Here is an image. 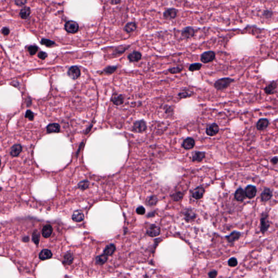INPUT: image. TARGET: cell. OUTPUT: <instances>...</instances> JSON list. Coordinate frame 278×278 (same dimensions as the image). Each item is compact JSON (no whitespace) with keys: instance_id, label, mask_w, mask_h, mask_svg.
Wrapping results in <instances>:
<instances>
[{"instance_id":"6da1fadb","label":"cell","mask_w":278,"mask_h":278,"mask_svg":"<svg viewBox=\"0 0 278 278\" xmlns=\"http://www.w3.org/2000/svg\"><path fill=\"white\" fill-rule=\"evenodd\" d=\"M234 81L235 80L232 78H222L215 82L214 87L218 91H222L227 89Z\"/></svg>"},{"instance_id":"7a4b0ae2","label":"cell","mask_w":278,"mask_h":278,"mask_svg":"<svg viewBox=\"0 0 278 278\" xmlns=\"http://www.w3.org/2000/svg\"><path fill=\"white\" fill-rule=\"evenodd\" d=\"M216 58V53L212 51H208L203 52L201 55V61L204 63L207 64L213 61Z\"/></svg>"},{"instance_id":"3957f363","label":"cell","mask_w":278,"mask_h":278,"mask_svg":"<svg viewBox=\"0 0 278 278\" xmlns=\"http://www.w3.org/2000/svg\"><path fill=\"white\" fill-rule=\"evenodd\" d=\"M219 132V125L216 123H213L208 125L206 129V133L209 137H214Z\"/></svg>"},{"instance_id":"277c9868","label":"cell","mask_w":278,"mask_h":278,"mask_svg":"<svg viewBox=\"0 0 278 278\" xmlns=\"http://www.w3.org/2000/svg\"><path fill=\"white\" fill-rule=\"evenodd\" d=\"M195 33H196L195 29L192 27L189 26V27L184 28L182 29L181 33V36L184 39H189L194 37L195 36Z\"/></svg>"},{"instance_id":"5b68a950","label":"cell","mask_w":278,"mask_h":278,"mask_svg":"<svg viewBox=\"0 0 278 278\" xmlns=\"http://www.w3.org/2000/svg\"><path fill=\"white\" fill-rule=\"evenodd\" d=\"M65 28L68 33L74 34L78 32L79 29V26L76 22L73 21H69L66 23Z\"/></svg>"},{"instance_id":"8992f818","label":"cell","mask_w":278,"mask_h":278,"mask_svg":"<svg viewBox=\"0 0 278 278\" xmlns=\"http://www.w3.org/2000/svg\"><path fill=\"white\" fill-rule=\"evenodd\" d=\"M178 10L176 8H169L165 11L163 17L166 20H172L177 18L178 15Z\"/></svg>"},{"instance_id":"52a82bcc","label":"cell","mask_w":278,"mask_h":278,"mask_svg":"<svg viewBox=\"0 0 278 278\" xmlns=\"http://www.w3.org/2000/svg\"><path fill=\"white\" fill-rule=\"evenodd\" d=\"M268 214L263 215L260 219V230L262 233H265L269 228L270 226L269 221L268 219Z\"/></svg>"},{"instance_id":"ba28073f","label":"cell","mask_w":278,"mask_h":278,"mask_svg":"<svg viewBox=\"0 0 278 278\" xmlns=\"http://www.w3.org/2000/svg\"><path fill=\"white\" fill-rule=\"evenodd\" d=\"M205 193V189L202 186H198L195 189L192 191V197L196 200L200 199L203 198V197Z\"/></svg>"},{"instance_id":"9c48e42d","label":"cell","mask_w":278,"mask_h":278,"mask_svg":"<svg viewBox=\"0 0 278 278\" xmlns=\"http://www.w3.org/2000/svg\"><path fill=\"white\" fill-rule=\"evenodd\" d=\"M277 83L276 81H272L269 84L264 88V92L267 95H272L277 92Z\"/></svg>"},{"instance_id":"30bf717a","label":"cell","mask_w":278,"mask_h":278,"mask_svg":"<svg viewBox=\"0 0 278 278\" xmlns=\"http://www.w3.org/2000/svg\"><path fill=\"white\" fill-rule=\"evenodd\" d=\"M244 191H245V194L246 197L249 199H252L256 196L257 190L255 186L249 185L246 187L245 190Z\"/></svg>"},{"instance_id":"8fae6325","label":"cell","mask_w":278,"mask_h":278,"mask_svg":"<svg viewBox=\"0 0 278 278\" xmlns=\"http://www.w3.org/2000/svg\"><path fill=\"white\" fill-rule=\"evenodd\" d=\"M68 74V76L72 79H76L79 77L81 75L80 70L77 66H72L69 68Z\"/></svg>"},{"instance_id":"7c38bea8","label":"cell","mask_w":278,"mask_h":278,"mask_svg":"<svg viewBox=\"0 0 278 278\" xmlns=\"http://www.w3.org/2000/svg\"><path fill=\"white\" fill-rule=\"evenodd\" d=\"M273 196V193L271 190L269 188H264V191L262 192L260 195L261 200L263 202H266L269 201Z\"/></svg>"},{"instance_id":"4fadbf2b","label":"cell","mask_w":278,"mask_h":278,"mask_svg":"<svg viewBox=\"0 0 278 278\" xmlns=\"http://www.w3.org/2000/svg\"><path fill=\"white\" fill-rule=\"evenodd\" d=\"M146 123L144 121H137L134 123L133 126V130L135 132L141 133L146 130Z\"/></svg>"},{"instance_id":"5bb4252c","label":"cell","mask_w":278,"mask_h":278,"mask_svg":"<svg viewBox=\"0 0 278 278\" xmlns=\"http://www.w3.org/2000/svg\"><path fill=\"white\" fill-rule=\"evenodd\" d=\"M195 146V141L192 137H187L182 142V147L186 150L192 149Z\"/></svg>"},{"instance_id":"9a60e30c","label":"cell","mask_w":278,"mask_h":278,"mask_svg":"<svg viewBox=\"0 0 278 278\" xmlns=\"http://www.w3.org/2000/svg\"><path fill=\"white\" fill-rule=\"evenodd\" d=\"M269 125L268 120L265 118L260 119L256 123V127L259 130H264L268 127Z\"/></svg>"},{"instance_id":"2e32d148","label":"cell","mask_w":278,"mask_h":278,"mask_svg":"<svg viewBox=\"0 0 278 278\" xmlns=\"http://www.w3.org/2000/svg\"><path fill=\"white\" fill-rule=\"evenodd\" d=\"M160 233V228L155 225H153L147 230V234L150 237H156L158 236Z\"/></svg>"},{"instance_id":"e0dca14e","label":"cell","mask_w":278,"mask_h":278,"mask_svg":"<svg viewBox=\"0 0 278 278\" xmlns=\"http://www.w3.org/2000/svg\"><path fill=\"white\" fill-rule=\"evenodd\" d=\"M205 153L204 152L196 151L193 153L192 160L193 162H201L205 158Z\"/></svg>"},{"instance_id":"ac0fdd59","label":"cell","mask_w":278,"mask_h":278,"mask_svg":"<svg viewBox=\"0 0 278 278\" xmlns=\"http://www.w3.org/2000/svg\"><path fill=\"white\" fill-rule=\"evenodd\" d=\"M193 95H194L193 91H192L191 90H189L188 89H183L182 91L178 93V96L180 99H185V98L191 97Z\"/></svg>"},{"instance_id":"d6986e66","label":"cell","mask_w":278,"mask_h":278,"mask_svg":"<svg viewBox=\"0 0 278 278\" xmlns=\"http://www.w3.org/2000/svg\"><path fill=\"white\" fill-rule=\"evenodd\" d=\"M245 191L241 187L238 188L234 195L235 199L238 201H243L245 199Z\"/></svg>"},{"instance_id":"ffe728a7","label":"cell","mask_w":278,"mask_h":278,"mask_svg":"<svg viewBox=\"0 0 278 278\" xmlns=\"http://www.w3.org/2000/svg\"><path fill=\"white\" fill-rule=\"evenodd\" d=\"M184 219L186 221L190 222L196 219V214L191 209H187L184 212Z\"/></svg>"},{"instance_id":"44dd1931","label":"cell","mask_w":278,"mask_h":278,"mask_svg":"<svg viewBox=\"0 0 278 278\" xmlns=\"http://www.w3.org/2000/svg\"><path fill=\"white\" fill-rule=\"evenodd\" d=\"M72 218L73 221L76 222H80L84 220V215L81 211L77 210L73 212Z\"/></svg>"},{"instance_id":"7402d4cb","label":"cell","mask_w":278,"mask_h":278,"mask_svg":"<svg viewBox=\"0 0 278 278\" xmlns=\"http://www.w3.org/2000/svg\"><path fill=\"white\" fill-rule=\"evenodd\" d=\"M52 253L48 249H43L39 254V258L41 260L49 259L52 258Z\"/></svg>"},{"instance_id":"603a6c76","label":"cell","mask_w":278,"mask_h":278,"mask_svg":"<svg viewBox=\"0 0 278 278\" xmlns=\"http://www.w3.org/2000/svg\"><path fill=\"white\" fill-rule=\"evenodd\" d=\"M53 232V228L50 225H46L42 230V236L45 238L50 237Z\"/></svg>"},{"instance_id":"cb8c5ba5","label":"cell","mask_w":278,"mask_h":278,"mask_svg":"<svg viewBox=\"0 0 278 278\" xmlns=\"http://www.w3.org/2000/svg\"><path fill=\"white\" fill-rule=\"evenodd\" d=\"M141 53L137 51L133 52L128 55V59L130 61H133V62L138 61L141 59Z\"/></svg>"},{"instance_id":"d4e9b609","label":"cell","mask_w":278,"mask_h":278,"mask_svg":"<svg viewBox=\"0 0 278 278\" xmlns=\"http://www.w3.org/2000/svg\"><path fill=\"white\" fill-rule=\"evenodd\" d=\"M59 125L57 123H52L49 124L47 127V132L48 133H58L60 131Z\"/></svg>"},{"instance_id":"484cf974","label":"cell","mask_w":278,"mask_h":278,"mask_svg":"<svg viewBox=\"0 0 278 278\" xmlns=\"http://www.w3.org/2000/svg\"><path fill=\"white\" fill-rule=\"evenodd\" d=\"M22 151V147L20 145H15L11 148L10 154L13 156H17Z\"/></svg>"},{"instance_id":"4316f807","label":"cell","mask_w":278,"mask_h":278,"mask_svg":"<svg viewBox=\"0 0 278 278\" xmlns=\"http://www.w3.org/2000/svg\"><path fill=\"white\" fill-rule=\"evenodd\" d=\"M241 236V234L238 232L235 231L233 233H231L229 236H227L226 238L229 242H234L237 240Z\"/></svg>"},{"instance_id":"83f0119b","label":"cell","mask_w":278,"mask_h":278,"mask_svg":"<svg viewBox=\"0 0 278 278\" xmlns=\"http://www.w3.org/2000/svg\"><path fill=\"white\" fill-rule=\"evenodd\" d=\"M116 248L114 245L111 244L109 246H107L104 251V254L107 256H110L114 254V251H115Z\"/></svg>"},{"instance_id":"f1b7e54d","label":"cell","mask_w":278,"mask_h":278,"mask_svg":"<svg viewBox=\"0 0 278 278\" xmlns=\"http://www.w3.org/2000/svg\"><path fill=\"white\" fill-rule=\"evenodd\" d=\"M30 14H31V10L29 9V8L25 7L22 9V10L20 11V15L21 18L26 19L29 16Z\"/></svg>"},{"instance_id":"f546056e","label":"cell","mask_w":278,"mask_h":278,"mask_svg":"<svg viewBox=\"0 0 278 278\" xmlns=\"http://www.w3.org/2000/svg\"><path fill=\"white\" fill-rule=\"evenodd\" d=\"M73 256L72 254L68 252L64 256V260H63V263L65 264H70L73 261Z\"/></svg>"},{"instance_id":"4dcf8cb0","label":"cell","mask_w":278,"mask_h":278,"mask_svg":"<svg viewBox=\"0 0 278 278\" xmlns=\"http://www.w3.org/2000/svg\"><path fill=\"white\" fill-rule=\"evenodd\" d=\"M137 28V25L135 23H127L124 27V30L127 33H131L134 31Z\"/></svg>"},{"instance_id":"1f68e13d","label":"cell","mask_w":278,"mask_h":278,"mask_svg":"<svg viewBox=\"0 0 278 278\" xmlns=\"http://www.w3.org/2000/svg\"><path fill=\"white\" fill-rule=\"evenodd\" d=\"M202 68V64L199 63H195L190 65L189 70L191 72H195L199 71Z\"/></svg>"},{"instance_id":"d6a6232c","label":"cell","mask_w":278,"mask_h":278,"mask_svg":"<svg viewBox=\"0 0 278 278\" xmlns=\"http://www.w3.org/2000/svg\"><path fill=\"white\" fill-rule=\"evenodd\" d=\"M112 101L115 105H121L123 104V97L121 95H117L115 96L112 98Z\"/></svg>"},{"instance_id":"836d02e7","label":"cell","mask_w":278,"mask_h":278,"mask_svg":"<svg viewBox=\"0 0 278 278\" xmlns=\"http://www.w3.org/2000/svg\"><path fill=\"white\" fill-rule=\"evenodd\" d=\"M108 260V256L105 254H103L98 256L96 258V263L98 264H104Z\"/></svg>"},{"instance_id":"e575fe53","label":"cell","mask_w":278,"mask_h":278,"mask_svg":"<svg viewBox=\"0 0 278 278\" xmlns=\"http://www.w3.org/2000/svg\"><path fill=\"white\" fill-rule=\"evenodd\" d=\"M183 197H184V195H183L182 192H176V193L173 194L171 196V198L173 201H181L182 199L183 198Z\"/></svg>"},{"instance_id":"d590c367","label":"cell","mask_w":278,"mask_h":278,"mask_svg":"<svg viewBox=\"0 0 278 278\" xmlns=\"http://www.w3.org/2000/svg\"><path fill=\"white\" fill-rule=\"evenodd\" d=\"M183 70V68L181 66H176L169 68V72L171 74H178L180 73Z\"/></svg>"},{"instance_id":"8d00e7d4","label":"cell","mask_w":278,"mask_h":278,"mask_svg":"<svg viewBox=\"0 0 278 278\" xmlns=\"http://www.w3.org/2000/svg\"><path fill=\"white\" fill-rule=\"evenodd\" d=\"M32 240L36 245H38L40 240V233L37 230H35L33 233Z\"/></svg>"},{"instance_id":"74e56055","label":"cell","mask_w":278,"mask_h":278,"mask_svg":"<svg viewBox=\"0 0 278 278\" xmlns=\"http://www.w3.org/2000/svg\"><path fill=\"white\" fill-rule=\"evenodd\" d=\"M89 182L87 180H84V181H82L81 182H79L78 185V187L81 189V190H85L87 189L88 186H89Z\"/></svg>"},{"instance_id":"f35d334b","label":"cell","mask_w":278,"mask_h":278,"mask_svg":"<svg viewBox=\"0 0 278 278\" xmlns=\"http://www.w3.org/2000/svg\"><path fill=\"white\" fill-rule=\"evenodd\" d=\"M41 44L46 46L47 47H50L51 46L55 44V42L51 41L50 40L46 39H42L41 41Z\"/></svg>"},{"instance_id":"ab89813d","label":"cell","mask_w":278,"mask_h":278,"mask_svg":"<svg viewBox=\"0 0 278 278\" xmlns=\"http://www.w3.org/2000/svg\"><path fill=\"white\" fill-rule=\"evenodd\" d=\"M38 47L36 46H31L28 47V50L31 55H35L38 51Z\"/></svg>"},{"instance_id":"60d3db41","label":"cell","mask_w":278,"mask_h":278,"mask_svg":"<svg viewBox=\"0 0 278 278\" xmlns=\"http://www.w3.org/2000/svg\"><path fill=\"white\" fill-rule=\"evenodd\" d=\"M228 264L231 267H235L237 264V259L235 258H232L228 261Z\"/></svg>"},{"instance_id":"b9f144b4","label":"cell","mask_w":278,"mask_h":278,"mask_svg":"<svg viewBox=\"0 0 278 278\" xmlns=\"http://www.w3.org/2000/svg\"><path fill=\"white\" fill-rule=\"evenodd\" d=\"M34 114L33 113V112L31 111V110H27L26 113V115H25V117L26 118H27V119H29V120H31L32 121L33 119H34Z\"/></svg>"},{"instance_id":"7bdbcfd3","label":"cell","mask_w":278,"mask_h":278,"mask_svg":"<svg viewBox=\"0 0 278 278\" xmlns=\"http://www.w3.org/2000/svg\"><path fill=\"white\" fill-rule=\"evenodd\" d=\"M145 212H146L145 209L142 206H140L139 207H138L137 208V214L142 215V214H145Z\"/></svg>"},{"instance_id":"ee69618b","label":"cell","mask_w":278,"mask_h":278,"mask_svg":"<svg viewBox=\"0 0 278 278\" xmlns=\"http://www.w3.org/2000/svg\"><path fill=\"white\" fill-rule=\"evenodd\" d=\"M263 15L266 18H270L273 15V12L270 10H265L264 13H263Z\"/></svg>"},{"instance_id":"f6af8a7d","label":"cell","mask_w":278,"mask_h":278,"mask_svg":"<svg viewBox=\"0 0 278 278\" xmlns=\"http://www.w3.org/2000/svg\"><path fill=\"white\" fill-rule=\"evenodd\" d=\"M116 67L115 66H109L107 68H105V72L108 73H112L114 72V71L116 70Z\"/></svg>"},{"instance_id":"bcb514c9","label":"cell","mask_w":278,"mask_h":278,"mask_svg":"<svg viewBox=\"0 0 278 278\" xmlns=\"http://www.w3.org/2000/svg\"><path fill=\"white\" fill-rule=\"evenodd\" d=\"M157 201H158V199H157V198H156V197H150V200L148 201L149 204L150 205H155V204L156 203Z\"/></svg>"},{"instance_id":"7dc6e473","label":"cell","mask_w":278,"mask_h":278,"mask_svg":"<svg viewBox=\"0 0 278 278\" xmlns=\"http://www.w3.org/2000/svg\"><path fill=\"white\" fill-rule=\"evenodd\" d=\"M38 57L41 59L44 60L47 57V54L44 52H40L38 55Z\"/></svg>"},{"instance_id":"c3c4849f","label":"cell","mask_w":278,"mask_h":278,"mask_svg":"<svg viewBox=\"0 0 278 278\" xmlns=\"http://www.w3.org/2000/svg\"><path fill=\"white\" fill-rule=\"evenodd\" d=\"M217 275V272L216 270L211 271L208 274V275L210 278H215L216 277Z\"/></svg>"},{"instance_id":"681fc988","label":"cell","mask_w":278,"mask_h":278,"mask_svg":"<svg viewBox=\"0 0 278 278\" xmlns=\"http://www.w3.org/2000/svg\"><path fill=\"white\" fill-rule=\"evenodd\" d=\"M2 34H3L5 36H7V35H8L9 33V29L8 28H3L2 29Z\"/></svg>"},{"instance_id":"f907efd6","label":"cell","mask_w":278,"mask_h":278,"mask_svg":"<svg viewBox=\"0 0 278 278\" xmlns=\"http://www.w3.org/2000/svg\"><path fill=\"white\" fill-rule=\"evenodd\" d=\"M278 159L277 156H275L271 159V163L273 165H277L278 164Z\"/></svg>"},{"instance_id":"816d5d0a","label":"cell","mask_w":278,"mask_h":278,"mask_svg":"<svg viewBox=\"0 0 278 278\" xmlns=\"http://www.w3.org/2000/svg\"><path fill=\"white\" fill-rule=\"evenodd\" d=\"M26 3V1H15V3L17 5H24Z\"/></svg>"},{"instance_id":"f5cc1de1","label":"cell","mask_w":278,"mask_h":278,"mask_svg":"<svg viewBox=\"0 0 278 278\" xmlns=\"http://www.w3.org/2000/svg\"><path fill=\"white\" fill-rule=\"evenodd\" d=\"M23 241L25 242L29 241V237H25L24 238H23Z\"/></svg>"},{"instance_id":"db71d44e","label":"cell","mask_w":278,"mask_h":278,"mask_svg":"<svg viewBox=\"0 0 278 278\" xmlns=\"http://www.w3.org/2000/svg\"><path fill=\"white\" fill-rule=\"evenodd\" d=\"M120 2H121L120 1H112V2H111V3H114L116 4V3H120Z\"/></svg>"},{"instance_id":"11a10c76","label":"cell","mask_w":278,"mask_h":278,"mask_svg":"<svg viewBox=\"0 0 278 278\" xmlns=\"http://www.w3.org/2000/svg\"><path fill=\"white\" fill-rule=\"evenodd\" d=\"M0 165H1V160H0Z\"/></svg>"}]
</instances>
